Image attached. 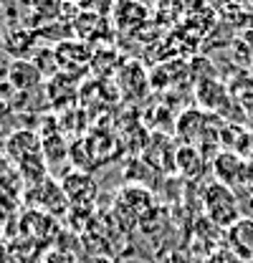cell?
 Instances as JSON below:
<instances>
[{"instance_id":"obj_10","label":"cell","mask_w":253,"mask_h":263,"mask_svg":"<svg viewBox=\"0 0 253 263\" xmlns=\"http://www.w3.org/2000/svg\"><path fill=\"white\" fill-rule=\"evenodd\" d=\"M228 243H230V251L243 263L253 261V220L251 218H241L233 228H228Z\"/></svg>"},{"instance_id":"obj_16","label":"cell","mask_w":253,"mask_h":263,"mask_svg":"<svg viewBox=\"0 0 253 263\" xmlns=\"http://www.w3.org/2000/svg\"><path fill=\"white\" fill-rule=\"evenodd\" d=\"M41 139H43V157H46V160L61 162V160L68 157L71 147H68V142H63V137L59 132H56V134H43Z\"/></svg>"},{"instance_id":"obj_17","label":"cell","mask_w":253,"mask_h":263,"mask_svg":"<svg viewBox=\"0 0 253 263\" xmlns=\"http://www.w3.org/2000/svg\"><path fill=\"white\" fill-rule=\"evenodd\" d=\"M74 3H76L79 10H84V13H99V15H104V13L112 10V3H114V0H74Z\"/></svg>"},{"instance_id":"obj_13","label":"cell","mask_w":253,"mask_h":263,"mask_svg":"<svg viewBox=\"0 0 253 263\" xmlns=\"http://www.w3.org/2000/svg\"><path fill=\"white\" fill-rule=\"evenodd\" d=\"M175 152L177 149H172V144L165 139V137H155V142L152 144H147V149H144V160H150L152 170H157V172H167V170H175Z\"/></svg>"},{"instance_id":"obj_12","label":"cell","mask_w":253,"mask_h":263,"mask_svg":"<svg viewBox=\"0 0 253 263\" xmlns=\"http://www.w3.org/2000/svg\"><path fill=\"white\" fill-rule=\"evenodd\" d=\"M109 21L99 13H79V18L74 21V33L79 35V41H101L109 35Z\"/></svg>"},{"instance_id":"obj_22","label":"cell","mask_w":253,"mask_h":263,"mask_svg":"<svg viewBox=\"0 0 253 263\" xmlns=\"http://www.w3.org/2000/svg\"><path fill=\"white\" fill-rule=\"evenodd\" d=\"M175 263H188V261H175Z\"/></svg>"},{"instance_id":"obj_20","label":"cell","mask_w":253,"mask_h":263,"mask_svg":"<svg viewBox=\"0 0 253 263\" xmlns=\"http://www.w3.org/2000/svg\"><path fill=\"white\" fill-rule=\"evenodd\" d=\"M18 263H41V261H35V258H33V261H31V258H21Z\"/></svg>"},{"instance_id":"obj_6","label":"cell","mask_w":253,"mask_h":263,"mask_svg":"<svg viewBox=\"0 0 253 263\" xmlns=\"http://www.w3.org/2000/svg\"><path fill=\"white\" fill-rule=\"evenodd\" d=\"M213 175H215L218 182L233 187V185H243V182L248 180L251 167H248V162H246L241 155H236V152H218L215 160H213Z\"/></svg>"},{"instance_id":"obj_19","label":"cell","mask_w":253,"mask_h":263,"mask_svg":"<svg viewBox=\"0 0 253 263\" xmlns=\"http://www.w3.org/2000/svg\"><path fill=\"white\" fill-rule=\"evenodd\" d=\"M79 263H114L109 256H104V253H86V256H81Z\"/></svg>"},{"instance_id":"obj_9","label":"cell","mask_w":253,"mask_h":263,"mask_svg":"<svg viewBox=\"0 0 253 263\" xmlns=\"http://www.w3.org/2000/svg\"><path fill=\"white\" fill-rule=\"evenodd\" d=\"M41 79L43 76H41V71L35 68L33 61H26V59L8 61V81H10L13 91H31L33 86H38Z\"/></svg>"},{"instance_id":"obj_15","label":"cell","mask_w":253,"mask_h":263,"mask_svg":"<svg viewBox=\"0 0 253 263\" xmlns=\"http://www.w3.org/2000/svg\"><path fill=\"white\" fill-rule=\"evenodd\" d=\"M35 43V35L28 28H13V31L5 33V51L13 56V59H26V53L33 48Z\"/></svg>"},{"instance_id":"obj_8","label":"cell","mask_w":253,"mask_h":263,"mask_svg":"<svg viewBox=\"0 0 253 263\" xmlns=\"http://www.w3.org/2000/svg\"><path fill=\"white\" fill-rule=\"evenodd\" d=\"M205 155L200 152V147L192 144H180L175 152V170L185 177V180H200L205 175Z\"/></svg>"},{"instance_id":"obj_7","label":"cell","mask_w":253,"mask_h":263,"mask_svg":"<svg viewBox=\"0 0 253 263\" xmlns=\"http://www.w3.org/2000/svg\"><path fill=\"white\" fill-rule=\"evenodd\" d=\"M5 155L15 162V167L28 160V157H38L43 155V139L31 129H18L13 132L8 139H5Z\"/></svg>"},{"instance_id":"obj_18","label":"cell","mask_w":253,"mask_h":263,"mask_svg":"<svg viewBox=\"0 0 253 263\" xmlns=\"http://www.w3.org/2000/svg\"><path fill=\"white\" fill-rule=\"evenodd\" d=\"M41 263H79V258H74L71 253L66 251H59V248H51L43 253V261Z\"/></svg>"},{"instance_id":"obj_5","label":"cell","mask_w":253,"mask_h":263,"mask_svg":"<svg viewBox=\"0 0 253 263\" xmlns=\"http://www.w3.org/2000/svg\"><path fill=\"white\" fill-rule=\"evenodd\" d=\"M147 15H150V10L139 0H114L112 3V10H109V23L117 31L132 33L147 21Z\"/></svg>"},{"instance_id":"obj_3","label":"cell","mask_w":253,"mask_h":263,"mask_svg":"<svg viewBox=\"0 0 253 263\" xmlns=\"http://www.w3.org/2000/svg\"><path fill=\"white\" fill-rule=\"evenodd\" d=\"M26 200H28L31 208H35L38 213L51 215V218H59V215L71 210V202H68V197L63 193L61 182L53 180V177H46V180H41L38 185H31Z\"/></svg>"},{"instance_id":"obj_14","label":"cell","mask_w":253,"mask_h":263,"mask_svg":"<svg viewBox=\"0 0 253 263\" xmlns=\"http://www.w3.org/2000/svg\"><path fill=\"white\" fill-rule=\"evenodd\" d=\"M195 97H197V101H200L203 109H215V111H218L223 104L228 101V91H225V86H223L221 81L205 79V81H197Z\"/></svg>"},{"instance_id":"obj_2","label":"cell","mask_w":253,"mask_h":263,"mask_svg":"<svg viewBox=\"0 0 253 263\" xmlns=\"http://www.w3.org/2000/svg\"><path fill=\"white\" fill-rule=\"evenodd\" d=\"M155 208L152 193L142 185H124L117 193V202H114V215L127 223V226H139L142 218Z\"/></svg>"},{"instance_id":"obj_21","label":"cell","mask_w":253,"mask_h":263,"mask_svg":"<svg viewBox=\"0 0 253 263\" xmlns=\"http://www.w3.org/2000/svg\"><path fill=\"white\" fill-rule=\"evenodd\" d=\"M230 3H243V0H230Z\"/></svg>"},{"instance_id":"obj_11","label":"cell","mask_w":253,"mask_h":263,"mask_svg":"<svg viewBox=\"0 0 253 263\" xmlns=\"http://www.w3.org/2000/svg\"><path fill=\"white\" fill-rule=\"evenodd\" d=\"M205 114L200 109H185L177 122H175V134L183 139V144H192L197 147L200 137H203V129H205Z\"/></svg>"},{"instance_id":"obj_1","label":"cell","mask_w":253,"mask_h":263,"mask_svg":"<svg viewBox=\"0 0 253 263\" xmlns=\"http://www.w3.org/2000/svg\"><path fill=\"white\" fill-rule=\"evenodd\" d=\"M203 213L205 220L218 228H233L241 220V202L233 193V187L223 185L218 180L208 182L203 187Z\"/></svg>"},{"instance_id":"obj_4","label":"cell","mask_w":253,"mask_h":263,"mask_svg":"<svg viewBox=\"0 0 253 263\" xmlns=\"http://www.w3.org/2000/svg\"><path fill=\"white\" fill-rule=\"evenodd\" d=\"M61 187L71 208H94L99 197V182L86 172V170H68L61 177Z\"/></svg>"}]
</instances>
